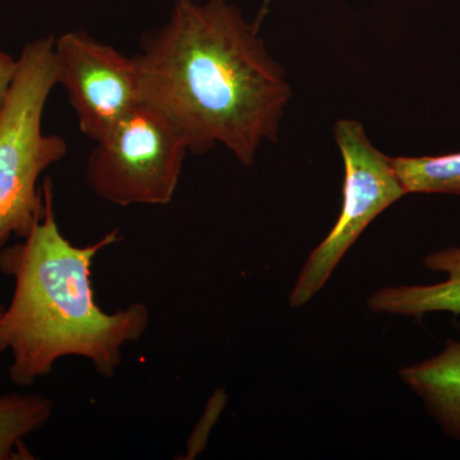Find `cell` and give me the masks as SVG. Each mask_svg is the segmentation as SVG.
Listing matches in <instances>:
<instances>
[{
  "instance_id": "cell-1",
  "label": "cell",
  "mask_w": 460,
  "mask_h": 460,
  "mask_svg": "<svg viewBox=\"0 0 460 460\" xmlns=\"http://www.w3.org/2000/svg\"><path fill=\"white\" fill-rule=\"evenodd\" d=\"M142 102L165 115L190 153L228 148L251 166L275 142L292 90L259 26L224 0H180L135 57Z\"/></svg>"
},
{
  "instance_id": "cell-2",
  "label": "cell",
  "mask_w": 460,
  "mask_h": 460,
  "mask_svg": "<svg viewBox=\"0 0 460 460\" xmlns=\"http://www.w3.org/2000/svg\"><path fill=\"white\" fill-rule=\"evenodd\" d=\"M42 190L44 214L30 234L0 250V272L14 279L11 304L0 317V352L12 353L9 377L16 385H32L51 374L58 359L71 356L113 377L124 345L140 341L150 323L141 302L108 314L95 301L93 260L122 235L115 229L89 246H75L58 226L49 178Z\"/></svg>"
},
{
  "instance_id": "cell-3",
  "label": "cell",
  "mask_w": 460,
  "mask_h": 460,
  "mask_svg": "<svg viewBox=\"0 0 460 460\" xmlns=\"http://www.w3.org/2000/svg\"><path fill=\"white\" fill-rule=\"evenodd\" d=\"M56 39L27 42L0 113V250L12 235L25 239L44 214L42 172L68 153L59 135L42 132V115L57 86Z\"/></svg>"
},
{
  "instance_id": "cell-4",
  "label": "cell",
  "mask_w": 460,
  "mask_h": 460,
  "mask_svg": "<svg viewBox=\"0 0 460 460\" xmlns=\"http://www.w3.org/2000/svg\"><path fill=\"white\" fill-rule=\"evenodd\" d=\"M187 153L171 120L142 102L96 142L87 159V183L113 205H166L174 198Z\"/></svg>"
},
{
  "instance_id": "cell-5",
  "label": "cell",
  "mask_w": 460,
  "mask_h": 460,
  "mask_svg": "<svg viewBox=\"0 0 460 460\" xmlns=\"http://www.w3.org/2000/svg\"><path fill=\"white\" fill-rule=\"evenodd\" d=\"M334 132L344 162L343 206L328 237L311 252L296 278L288 299L293 308L307 305L328 283L363 230L408 195L392 157L372 145L361 123L341 119L335 124Z\"/></svg>"
},
{
  "instance_id": "cell-6",
  "label": "cell",
  "mask_w": 460,
  "mask_h": 460,
  "mask_svg": "<svg viewBox=\"0 0 460 460\" xmlns=\"http://www.w3.org/2000/svg\"><path fill=\"white\" fill-rule=\"evenodd\" d=\"M54 54L58 84L68 93L80 131L95 144L142 104L135 57L84 31L63 33Z\"/></svg>"
},
{
  "instance_id": "cell-7",
  "label": "cell",
  "mask_w": 460,
  "mask_h": 460,
  "mask_svg": "<svg viewBox=\"0 0 460 460\" xmlns=\"http://www.w3.org/2000/svg\"><path fill=\"white\" fill-rule=\"evenodd\" d=\"M423 265L429 271L444 272L447 280L431 286L383 288L368 298L372 313L413 317L434 313L460 314V247L429 253Z\"/></svg>"
},
{
  "instance_id": "cell-8",
  "label": "cell",
  "mask_w": 460,
  "mask_h": 460,
  "mask_svg": "<svg viewBox=\"0 0 460 460\" xmlns=\"http://www.w3.org/2000/svg\"><path fill=\"white\" fill-rule=\"evenodd\" d=\"M398 375L445 435L460 441V341L447 339L440 353L405 366Z\"/></svg>"
},
{
  "instance_id": "cell-9",
  "label": "cell",
  "mask_w": 460,
  "mask_h": 460,
  "mask_svg": "<svg viewBox=\"0 0 460 460\" xmlns=\"http://www.w3.org/2000/svg\"><path fill=\"white\" fill-rule=\"evenodd\" d=\"M53 410V401L42 394L0 395V460L33 459L23 440L49 420Z\"/></svg>"
},
{
  "instance_id": "cell-10",
  "label": "cell",
  "mask_w": 460,
  "mask_h": 460,
  "mask_svg": "<svg viewBox=\"0 0 460 460\" xmlns=\"http://www.w3.org/2000/svg\"><path fill=\"white\" fill-rule=\"evenodd\" d=\"M392 164L407 193L460 195V153L392 157Z\"/></svg>"
},
{
  "instance_id": "cell-11",
  "label": "cell",
  "mask_w": 460,
  "mask_h": 460,
  "mask_svg": "<svg viewBox=\"0 0 460 460\" xmlns=\"http://www.w3.org/2000/svg\"><path fill=\"white\" fill-rule=\"evenodd\" d=\"M224 407H226V393L223 390L214 393L208 402L204 416L199 420L198 426L187 441V452L183 459H195L205 449L210 429L217 423Z\"/></svg>"
},
{
  "instance_id": "cell-12",
  "label": "cell",
  "mask_w": 460,
  "mask_h": 460,
  "mask_svg": "<svg viewBox=\"0 0 460 460\" xmlns=\"http://www.w3.org/2000/svg\"><path fill=\"white\" fill-rule=\"evenodd\" d=\"M17 66V59L4 51H0V113L7 102L9 91L16 77Z\"/></svg>"
},
{
  "instance_id": "cell-13",
  "label": "cell",
  "mask_w": 460,
  "mask_h": 460,
  "mask_svg": "<svg viewBox=\"0 0 460 460\" xmlns=\"http://www.w3.org/2000/svg\"><path fill=\"white\" fill-rule=\"evenodd\" d=\"M5 305L0 304V317H2L3 313H4Z\"/></svg>"
},
{
  "instance_id": "cell-14",
  "label": "cell",
  "mask_w": 460,
  "mask_h": 460,
  "mask_svg": "<svg viewBox=\"0 0 460 460\" xmlns=\"http://www.w3.org/2000/svg\"><path fill=\"white\" fill-rule=\"evenodd\" d=\"M265 2H266V3H268V2H269V0H265Z\"/></svg>"
}]
</instances>
